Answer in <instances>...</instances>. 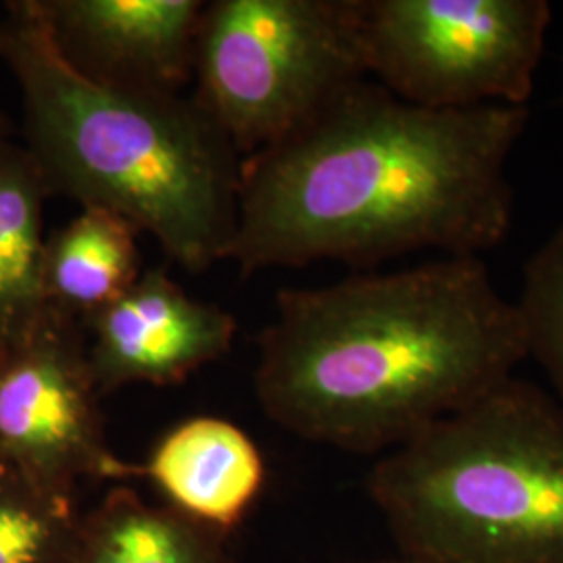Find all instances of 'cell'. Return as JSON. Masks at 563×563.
I'll use <instances>...</instances> for the list:
<instances>
[{
  "instance_id": "9c48e42d",
  "label": "cell",
  "mask_w": 563,
  "mask_h": 563,
  "mask_svg": "<svg viewBox=\"0 0 563 563\" xmlns=\"http://www.w3.org/2000/svg\"><path fill=\"white\" fill-rule=\"evenodd\" d=\"M236 328L222 307L192 299L163 269H146L84 322L97 390L109 395L128 384L184 383L230 351Z\"/></svg>"
},
{
  "instance_id": "2e32d148",
  "label": "cell",
  "mask_w": 563,
  "mask_h": 563,
  "mask_svg": "<svg viewBox=\"0 0 563 563\" xmlns=\"http://www.w3.org/2000/svg\"><path fill=\"white\" fill-rule=\"evenodd\" d=\"M7 349H9V344L4 342V339L0 336V365L4 362V355H7Z\"/></svg>"
},
{
  "instance_id": "6da1fadb",
  "label": "cell",
  "mask_w": 563,
  "mask_h": 563,
  "mask_svg": "<svg viewBox=\"0 0 563 563\" xmlns=\"http://www.w3.org/2000/svg\"><path fill=\"white\" fill-rule=\"evenodd\" d=\"M528 107L423 109L355 81L295 132L241 162L228 257L244 274L418 251L481 257L504 244L507 163Z\"/></svg>"
},
{
  "instance_id": "8992f818",
  "label": "cell",
  "mask_w": 563,
  "mask_h": 563,
  "mask_svg": "<svg viewBox=\"0 0 563 563\" xmlns=\"http://www.w3.org/2000/svg\"><path fill=\"white\" fill-rule=\"evenodd\" d=\"M367 76L423 109L528 107L549 0H357Z\"/></svg>"
},
{
  "instance_id": "ac0fdd59",
  "label": "cell",
  "mask_w": 563,
  "mask_h": 563,
  "mask_svg": "<svg viewBox=\"0 0 563 563\" xmlns=\"http://www.w3.org/2000/svg\"><path fill=\"white\" fill-rule=\"evenodd\" d=\"M411 563H418V562H411Z\"/></svg>"
},
{
  "instance_id": "277c9868",
  "label": "cell",
  "mask_w": 563,
  "mask_h": 563,
  "mask_svg": "<svg viewBox=\"0 0 563 563\" xmlns=\"http://www.w3.org/2000/svg\"><path fill=\"white\" fill-rule=\"evenodd\" d=\"M367 493L418 563H563V407L516 374L384 453Z\"/></svg>"
},
{
  "instance_id": "4fadbf2b",
  "label": "cell",
  "mask_w": 563,
  "mask_h": 563,
  "mask_svg": "<svg viewBox=\"0 0 563 563\" xmlns=\"http://www.w3.org/2000/svg\"><path fill=\"white\" fill-rule=\"evenodd\" d=\"M139 228L101 207L80 213L44 242L42 292L48 307L86 322L141 278Z\"/></svg>"
},
{
  "instance_id": "3957f363",
  "label": "cell",
  "mask_w": 563,
  "mask_h": 563,
  "mask_svg": "<svg viewBox=\"0 0 563 563\" xmlns=\"http://www.w3.org/2000/svg\"><path fill=\"white\" fill-rule=\"evenodd\" d=\"M0 57L23 102V142L53 195L101 207L205 272L236 230L241 155L195 99L86 80L60 57L34 0L7 4Z\"/></svg>"
},
{
  "instance_id": "8fae6325",
  "label": "cell",
  "mask_w": 563,
  "mask_h": 563,
  "mask_svg": "<svg viewBox=\"0 0 563 563\" xmlns=\"http://www.w3.org/2000/svg\"><path fill=\"white\" fill-rule=\"evenodd\" d=\"M57 563H230L228 532L115 486L78 514Z\"/></svg>"
},
{
  "instance_id": "7c38bea8",
  "label": "cell",
  "mask_w": 563,
  "mask_h": 563,
  "mask_svg": "<svg viewBox=\"0 0 563 563\" xmlns=\"http://www.w3.org/2000/svg\"><path fill=\"white\" fill-rule=\"evenodd\" d=\"M51 195L41 165L0 115V336L7 344L48 307L42 292V223Z\"/></svg>"
},
{
  "instance_id": "ba28073f",
  "label": "cell",
  "mask_w": 563,
  "mask_h": 563,
  "mask_svg": "<svg viewBox=\"0 0 563 563\" xmlns=\"http://www.w3.org/2000/svg\"><path fill=\"white\" fill-rule=\"evenodd\" d=\"M60 57L109 88L180 95L195 80L201 0H34Z\"/></svg>"
},
{
  "instance_id": "5bb4252c",
  "label": "cell",
  "mask_w": 563,
  "mask_h": 563,
  "mask_svg": "<svg viewBox=\"0 0 563 563\" xmlns=\"http://www.w3.org/2000/svg\"><path fill=\"white\" fill-rule=\"evenodd\" d=\"M78 514L0 463V563H57Z\"/></svg>"
},
{
  "instance_id": "5b68a950",
  "label": "cell",
  "mask_w": 563,
  "mask_h": 563,
  "mask_svg": "<svg viewBox=\"0 0 563 563\" xmlns=\"http://www.w3.org/2000/svg\"><path fill=\"white\" fill-rule=\"evenodd\" d=\"M365 78L357 0L205 2L195 101L241 157Z\"/></svg>"
},
{
  "instance_id": "7a4b0ae2",
  "label": "cell",
  "mask_w": 563,
  "mask_h": 563,
  "mask_svg": "<svg viewBox=\"0 0 563 563\" xmlns=\"http://www.w3.org/2000/svg\"><path fill=\"white\" fill-rule=\"evenodd\" d=\"M276 307L257 401L290 434L349 453L399 449L528 360L518 305L483 257L284 288Z\"/></svg>"
},
{
  "instance_id": "9a60e30c",
  "label": "cell",
  "mask_w": 563,
  "mask_h": 563,
  "mask_svg": "<svg viewBox=\"0 0 563 563\" xmlns=\"http://www.w3.org/2000/svg\"><path fill=\"white\" fill-rule=\"evenodd\" d=\"M516 305L528 360L541 365L563 399V222L528 257Z\"/></svg>"
},
{
  "instance_id": "30bf717a",
  "label": "cell",
  "mask_w": 563,
  "mask_h": 563,
  "mask_svg": "<svg viewBox=\"0 0 563 563\" xmlns=\"http://www.w3.org/2000/svg\"><path fill=\"white\" fill-rule=\"evenodd\" d=\"M142 476L157 486L167 505L230 532L260 497L265 463L257 444L236 423L201 416L163 437L142 465Z\"/></svg>"
},
{
  "instance_id": "52a82bcc",
  "label": "cell",
  "mask_w": 563,
  "mask_h": 563,
  "mask_svg": "<svg viewBox=\"0 0 563 563\" xmlns=\"http://www.w3.org/2000/svg\"><path fill=\"white\" fill-rule=\"evenodd\" d=\"M84 323L46 307L0 365V463L76 501L84 481L141 478L104 437Z\"/></svg>"
},
{
  "instance_id": "e0dca14e",
  "label": "cell",
  "mask_w": 563,
  "mask_h": 563,
  "mask_svg": "<svg viewBox=\"0 0 563 563\" xmlns=\"http://www.w3.org/2000/svg\"><path fill=\"white\" fill-rule=\"evenodd\" d=\"M562 69H563V57H562Z\"/></svg>"
}]
</instances>
